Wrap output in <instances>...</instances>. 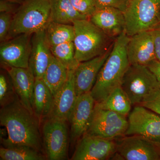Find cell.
Instances as JSON below:
<instances>
[{"label":"cell","instance_id":"cell-1","mask_svg":"<svg viewBox=\"0 0 160 160\" xmlns=\"http://www.w3.org/2000/svg\"><path fill=\"white\" fill-rule=\"evenodd\" d=\"M39 122L17 95L13 102L1 107L0 110V124L5 127L7 133V137L2 140L3 146H26L41 152Z\"/></svg>","mask_w":160,"mask_h":160},{"label":"cell","instance_id":"cell-2","mask_svg":"<svg viewBox=\"0 0 160 160\" xmlns=\"http://www.w3.org/2000/svg\"><path fill=\"white\" fill-rule=\"evenodd\" d=\"M129 38L124 31L114 40L111 52L90 91L96 103L102 102L115 89L121 87L123 77L130 65L126 51Z\"/></svg>","mask_w":160,"mask_h":160},{"label":"cell","instance_id":"cell-3","mask_svg":"<svg viewBox=\"0 0 160 160\" xmlns=\"http://www.w3.org/2000/svg\"><path fill=\"white\" fill-rule=\"evenodd\" d=\"M72 25L75 57L79 62L104 54L113 45L115 39L109 37L89 19L76 20Z\"/></svg>","mask_w":160,"mask_h":160},{"label":"cell","instance_id":"cell-4","mask_svg":"<svg viewBox=\"0 0 160 160\" xmlns=\"http://www.w3.org/2000/svg\"><path fill=\"white\" fill-rule=\"evenodd\" d=\"M13 14L8 39L46 29L50 22L49 0H25Z\"/></svg>","mask_w":160,"mask_h":160},{"label":"cell","instance_id":"cell-5","mask_svg":"<svg viewBox=\"0 0 160 160\" xmlns=\"http://www.w3.org/2000/svg\"><path fill=\"white\" fill-rule=\"evenodd\" d=\"M121 87L132 106H137L160 88V85L147 66L134 64L129 65L123 77Z\"/></svg>","mask_w":160,"mask_h":160},{"label":"cell","instance_id":"cell-6","mask_svg":"<svg viewBox=\"0 0 160 160\" xmlns=\"http://www.w3.org/2000/svg\"><path fill=\"white\" fill-rule=\"evenodd\" d=\"M160 0H129L124 12L127 35L152 30L158 22Z\"/></svg>","mask_w":160,"mask_h":160},{"label":"cell","instance_id":"cell-7","mask_svg":"<svg viewBox=\"0 0 160 160\" xmlns=\"http://www.w3.org/2000/svg\"><path fill=\"white\" fill-rule=\"evenodd\" d=\"M128 127L126 116L95 107L91 124L86 133L107 139H116L125 135Z\"/></svg>","mask_w":160,"mask_h":160},{"label":"cell","instance_id":"cell-8","mask_svg":"<svg viewBox=\"0 0 160 160\" xmlns=\"http://www.w3.org/2000/svg\"><path fill=\"white\" fill-rule=\"evenodd\" d=\"M66 122L49 118L44 122L43 138L47 159H67L68 131Z\"/></svg>","mask_w":160,"mask_h":160},{"label":"cell","instance_id":"cell-9","mask_svg":"<svg viewBox=\"0 0 160 160\" xmlns=\"http://www.w3.org/2000/svg\"><path fill=\"white\" fill-rule=\"evenodd\" d=\"M115 141L117 151L124 160H160L159 145L142 136L124 135Z\"/></svg>","mask_w":160,"mask_h":160},{"label":"cell","instance_id":"cell-10","mask_svg":"<svg viewBox=\"0 0 160 160\" xmlns=\"http://www.w3.org/2000/svg\"><path fill=\"white\" fill-rule=\"evenodd\" d=\"M129 127L125 135L142 136L160 146V115L137 105L129 114Z\"/></svg>","mask_w":160,"mask_h":160},{"label":"cell","instance_id":"cell-11","mask_svg":"<svg viewBox=\"0 0 160 160\" xmlns=\"http://www.w3.org/2000/svg\"><path fill=\"white\" fill-rule=\"evenodd\" d=\"M32 34H20L1 43L0 59L3 66L29 68Z\"/></svg>","mask_w":160,"mask_h":160},{"label":"cell","instance_id":"cell-12","mask_svg":"<svg viewBox=\"0 0 160 160\" xmlns=\"http://www.w3.org/2000/svg\"><path fill=\"white\" fill-rule=\"evenodd\" d=\"M117 152L115 139H107L86 133L79 139L71 160L109 159Z\"/></svg>","mask_w":160,"mask_h":160},{"label":"cell","instance_id":"cell-13","mask_svg":"<svg viewBox=\"0 0 160 160\" xmlns=\"http://www.w3.org/2000/svg\"><path fill=\"white\" fill-rule=\"evenodd\" d=\"M95 103L90 92L77 96L69 120L72 142L79 139L89 129Z\"/></svg>","mask_w":160,"mask_h":160},{"label":"cell","instance_id":"cell-14","mask_svg":"<svg viewBox=\"0 0 160 160\" xmlns=\"http://www.w3.org/2000/svg\"><path fill=\"white\" fill-rule=\"evenodd\" d=\"M112 46L104 54L80 62L75 69L74 85L77 96L91 91L100 69L111 52Z\"/></svg>","mask_w":160,"mask_h":160},{"label":"cell","instance_id":"cell-15","mask_svg":"<svg viewBox=\"0 0 160 160\" xmlns=\"http://www.w3.org/2000/svg\"><path fill=\"white\" fill-rule=\"evenodd\" d=\"M126 51L130 65L147 66L156 59L152 30L141 32L130 37Z\"/></svg>","mask_w":160,"mask_h":160},{"label":"cell","instance_id":"cell-16","mask_svg":"<svg viewBox=\"0 0 160 160\" xmlns=\"http://www.w3.org/2000/svg\"><path fill=\"white\" fill-rule=\"evenodd\" d=\"M31 42L28 69L36 79H42L52 56L46 29L33 33Z\"/></svg>","mask_w":160,"mask_h":160},{"label":"cell","instance_id":"cell-17","mask_svg":"<svg viewBox=\"0 0 160 160\" xmlns=\"http://www.w3.org/2000/svg\"><path fill=\"white\" fill-rule=\"evenodd\" d=\"M74 70H69L66 82L53 97L52 109L48 118L68 122L76 101Z\"/></svg>","mask_w":160,"mask_h":160},{"label":"cell","instance_id":"cell-18","mask_svg":"<svg viewBox=\"0 0 160 160\" xmlns=\"http://www.w3.org/2000/svg\"><path fill=\"white\" fill-rule=\"evenodd\" d=\"M10 77L16 93L23 106L32 114L35 78L28 68L3 66Z\"/></svg>","mask_w":160,"mask_h":160},{"label":"cell","instance_id":"cell-19","mask_svg":"<svg viewBox=\"0 0 160 160\" xmlns=\"http://www.w3.org/2000/svg\"><path fill=\"white\" fill-rule=\"evenodd\" d=\"M89 19L113 39L117 38L125 30L124 12L116 8L106 7L97 9Z\"/></svg>","mask_w":160,"mask_h":160},{"label":"cell","instance_id":"cell-20","mask_svg":"<svg viewBox=\"0 0 160 160\" xmlns=\"http://www.w3.org/2000/svg\"><path fill=\"white\" fill-rule=\"evenodd\" d=\"M53 96L42 79H36L33 96V110L39 120L48 118L52 109Z\"/></svg>","mask_w":160,"mask_h":160},{"label":"cell","instance_id":"cell-21","mask_svg":"<svg viewBox=\"0 0 160 160\" xmlns=\"http://www.w3.org/2000/svg\"><path fill=\"white\" fill-rule=\"evenodd\" d=\"M50 22L72 25L76 20L88 19L80 13L70 0H49Z\"/></svg>","mask_w":160,"mask_h":160},{"label":"cell","instance_id":"cell-22","mask_svg":"<svg viewBox=\"0 0 160 160\" xmlns=\"http://www.w3.org/2000/svg\"><path fill=\"white\" fill-rule=\"evenodd\" d=\"M69 70L52 55L42 78L54 97L66 82Z\"/></svg>","mask_w":160,"mask_h":160},{"label":"cell","instance_id":"cell-23","mask_svg":"<svg viewBox=\"0 0 160 160\" xmlns=\"http://www.w3.org/2000/svg\"><path fill=\"white\" fill-rule=\"evenodd\" d=\"M132 106L125 92L119 87L112 92L102 102L96 103L95 107L117 112L127 116L129 115Z\"/></svg>","mask_w":160,"mask_h":160},{"label":"cell","instance_id":"cell-24","mask_svg":"<svg viewBox=\"0 0 160 160\" xmlns=\"http://www.w3.org/2000/svg\"><path fill=\"white\" fill-rule=\"evenodd\" d=\"M46 156L31 147L22 145H10L0 149L1 160H44Z\"/></svg>","mask_w":160,"mask_h":160},{"label":"cell","instance_id":"cell-25","mask_svg":"<svg viewBox=\"0 0 160 160\" xmlns=\"http://www.w3.org/2000/svg\"><path fill=\"white\" fill-rule=\"evenodd\" d=\"M46 38L50 47L73 42L74 26L70 24L50 22L46 29Z\"/></svg>","mask_w":160,"mask_h":160},{"label":"cell","instance_id":"cell-26","mask_svg":"<svg viewBox=\"0 0 160 160\" xmlns=\"http://www.w3.org/2000/svg\"><path fill=\"white\" fill-rule=\"evenodd\" d=\"M52 55L69 70H75L79 64L75 57L73 42L50 47Z\"/></svg>","mask_w":160,"mask_h":160},{"label":"cell","instance_id":"cell-27","mask_svg":"<svg viewBox=\"0 0 160 160\" xmlns=\"http://www.w3.org/2000/svg\"><path fill=\"white\" fill-rule=\"evenodd\" d=\"M17 94L11 79L1 72L0 74V105L3 107L13 102Z\"/></svg>","mask_w":160,"mask_h":160},{"label":"cell","instance_id":"cell-28","mask_svg":"<svg viewBox=\"0 0 160 160\" xmlns=\"http://www.w3.org/2000/svg\"><path fill=\"white\" fill-rule=\"evenodd\" d=\"M75 9L89 19L97 10L95 0H70Z\"/></svg>","mask_w":160,"mask_h":160},{"label":"cell","instance_id":"cell-29","mask_svg":"<svg viewBox=\"0 0 160 160\" xmlns=\"http://www.w3.org/2000/svg\"><path fill=\"white\" fill-rule=\"evenodd\" d=\"M13 14L7 12L0 14V41L5 42L8 39Z\"/></svg>","mask_w":160,"mask_h":160},{"label":"cell","instance_id":"cell-30","mask_svg":"<svg viewBox=\"0 0 160 160\" xmlns=\"http://www.w3.org/2000/svg\"><path fill=\"white\" fill-rule=\"evenodd\" d=\"M139 106L146 107L160 115V88L150 95Z\"/></svg>","mask_w":160,"mask_h":160},{"label":"cell","instance_id":"cell-31","mask_svg":"<svg viewBox=\"0 0 160 160\" xmlns=\"http://www.w3.org/2000/svg\"><path fill=\"white\" fill-rule=\"evenodd\" d=\"M129 0H95L97 9L112 7L124 12Z\"/></svg>","mask_w":160,"mask_h":160},{"label":"cell","instance_id":"cell-32","mask_svg":"<svg viewBox=\"0 0 160 160\" xmlns=\"http://www.w3.org/2000/svg\"><path fill=\"white\" fill-rule=\"evenodd\" d=\"M152 30L156 59L160 62V24H158Z\"/></svg>","mask_w":160,"mask_h":160},{"label":"cell","instance_id":"cell-33","mask_svg":"<svg viewBox=\"0 0 160 160\" xmlns=\"http://www.w3.org/2000/svg\"><path fill=\"white\" fill-rule=\"evenodd\" d=\"M14 4H16L6 1V0H1L0 1V12H7L14 14L13 12L15 11Z\"/></svg>","mask_w":160,"mask_h":160},{"label":"cell","instance_id":"cell-34","mask_svg":"<svg viewBox=\"0 0 160 160\" xmlns=\"http://www.w3.org/2000/svg\"><path fill=\"white\" fill-rule=\"evenodd\" d=\"M154 74L160 85V62L157 59L152 61L147 66Z\"/></svg>","mask_w":160,"mask_h":160},{"label":"cell","instance_id":"cell-35","mask_svg":"<svg viewBox=\"0 0 160 160\" xmlns=\"http://www.w3.org/2000/svg\"><path fill=\"white\" fill-rule=\"evenodd\" d=\"M6 1H9V2L15 3H17V4H22L25 0H6Z\"/></svg>","mask_w":160,"mask_h":160},{"label":"cell","instance_id":"cell-36","mask_svg":"<svg viewBox=\"0 0 160 160\" xmlns=\"http://www.w3.org/2000/svg\"><path fill=\"white\" fill-rule=\"evenodd\" d=\"M158 24H160V11L159 12V18H158Z\"/></svg>","mask_w":160,"mask_h":160}]
</instances>
